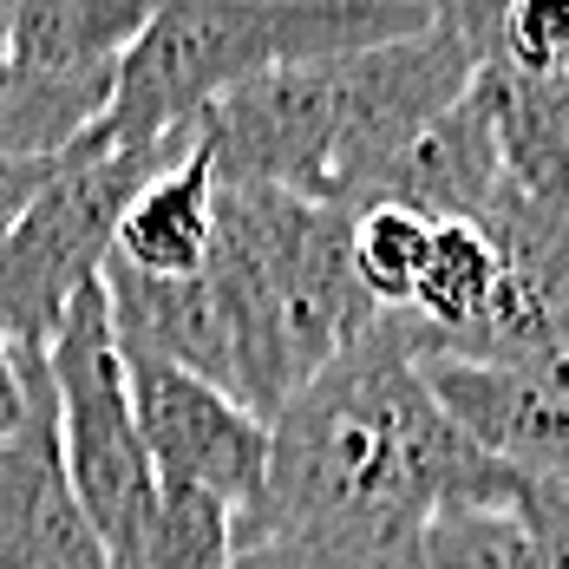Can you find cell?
Here are the masks:
<instances>
[{
  "instance_id": "6da1fadb",
  "label": "cell",
  "mask_w": 569,
  "mask_h": 569,
  "mask_svg": "<svg viewBox=\"0 0 569 569\" xmlns=\"http://www.w3.org/2000/svg\"><path fill=\"white\" fill-rule=\"evenodd\" d=\"M439 335L380 308L269 419L262 491L236 511V569H426L439 505H511L523 471L491 458L426 380Z\"/></svg>"
},
{
  "instance_id": "7a4b0ae2",
  "label": "cell",
  "mask_w": 569,
  "mask_h": 569,
  "mask_svg": "<svg viewBox=\"0 0 569 569\" xmlns=\"http://www.w3.org/2000/svg\"><path fill=\"white\" fill-rule=\"evenodd\" d=\"M419 27H432V0H164L118 66V99L86 151L164 144L276 66L367 53Z\"/></svg>"
},
{
  "instance_id": "3957f363",
  "label": "cell",
  "mask_w": 569,
  "mask_h": 569,
  "mask_svg": "<svg viewBox=\"0 0 569 569\" xmlns=\"http://www.w3.org/2000/svg\"><path fill=\"white\" fill-rule=\"evenodd\" d=\"M53 367V399H59V458L72 478V498L86 505L106 563L112 569H144L151 543V517H158V465L144 452L131 387H124V353H118L112 301L106 276L72 295L59 335L47 341Z\"/></svg>"
},
{
  "instance_id": "277c9868",
  "label": "cell",
  "mask_w": 569,
  "mask_h": 569,
  "mask_svg": "<svg viewBox=\"0 0 569 569\" xmlns=\"http://www.w3.org/2000/svg\"><path fill=\"white\" fill-rule=\"evenodd\" d=\"M197 124L164 144H131V151H86L66 158L33 203L0 236V335L20 347H47L72 308V295L106 276L118 217L131 197L164 171L171 158L190 151Z\"/></svg>"
},
{
  "instance_id": "5b68a950",
  "label": "cell",
  "mask_w": 569,
  "mask_h": 569,
  "mask_svg": "<svg viewBox=\"0 0 569 569\" xmlns=\"http://www.w3.org/2000/svg\"><path fill=\"white\" fill-rule=\"evenodd\" d=\"M341 124H335V171H328V203L360 210L367 190L380 183V171L399 151L446 118L471 92L478 79V53L452 20L432 7V27L367 47V53H341Z\"/></svg>"
},
{
  "instance_id": "8992f818",
  "label": "cell",
  "mask_w": 569,
  "mask_h": 569,
  "mask_svg": "<svg viewBox=\"0 0 569 569\" xmlns=\"http://www.w3.org/2000/svg\"><path fill=\"white\" fill-rule=\"evenodd\" d=\"M124 387H131L144 452L158 465V485L203 491L229 511H242L262 491L269 419H256L236 393H223L217 380H203L177 360H158V353H124Z\"/></svg>"
},
{
  "instance_id": "52a82bcc",
  "label": "cell",
  "mask_w": 569,
  "mask_h": 569,
  "mask_svg": "<svg viewBox=\"0 0 569 569\" xmlns=\"http://www.w3.org/2000/svg\"><path fill=\"white\" fill-rule=\"evenodd\" d=\"M335 124H341V72L335 59H308L223 92L197 118V144L210 151L217 183H276L328 203Z\"/></svg>"
},
{
  "instance_id": "ba28073f",
  "label": "cell",
  "mask_w": 569,
  "mask_h": 569,
  "mask_svg": "<svg viewBox=\"0 0 569 569\" xmlns=\"http://www.w3.org/2000/svg\"><path fill=\"white\" fill-rule=\"evenodd\" d=\"M27 426L0 439V569H112L59 458V399L47 347H27Z\"/></svg>"
},
{
  "instance_id": "9c48e42d",
  "label": "cell",
  "mask_w": 569,
  "mask_h": 569,
  "mask_svg": "<svg viewBox=\"0 0 569 569\" xmlns=\"http://www.w3.org/2000/svg\"><path fill=\"white\" fill-rule=\"evenodd\" d=\"M478 223L498 242V295L458 353L523 367V373L569 360V217L537 210L530 197H517L505 183V197Z\"/></svg>"
},
{
  "instance_id": "30bf717a",
  "label": "cell",
  "mask_w": 569,
  "mask_h": 569,
  "mask_svg": "<svg viewBox=\"0 0 569 569\" xmlns=\"http://www.w3.org/2000/svg\"><path fill=\"white\" fill-rule=\"evenodd\" d=\"M426 380L458 419V432H471L491 458L517 465L523 478L569 485V399L550 393L537 373L465 353H426Z\"/></svg>"
},
{
  "instance_id": "8fae6325",
  "label": "cell",
  "mask_w": 569,
  "mask_h": 569,
  "mask_svg": "<svg viewBox=\"0 0 569 569\" xmlns=\"http://www.w3.org/2000/svg\"><path fill=\"white\" fill-rule=\"evenodd\" d=\"M498 197H505V151H498V124H491L478 79L452 112L432 118L367 190V203H406L432 223H458V217L478 223Z\"/></svg>"
},
{
  "instance_id": "7c38bea8",
  "label": "cell",
  "mask_w": 569,
  "mask_h": 569,
  "mask_svg": "<svg viewBox=\"0 0 569 569\" xmlns=\"http://www.w3.org/2000/svg\"><path fill=\"white\" fill-rule=\"evenodd\" d=\"M210 242H217V164L190 138V151L171 158L118 217L112 262L138 276H197L210 262Z\"/></svg>"
},
{
  "instance_id": "4fadbf2b",
  "label": "cell",
  "mask_w": 569,
  "mask_h": 569,
  "mask_svg": "<svg viewBox=\"0 0 569 569\" xmlns=\"http://www.w3.org/2000/svg\"><path fill=\"white\" fill-rule=\"evenodd\" d=\"M112 99L118 66H92V72L0 66V158H20V164L86 158V138L106 124Z\"/></svg>"
},
{
  "instance_id": "5bb4252c",
  "label": "cell",
  "mask_w": 569,
  "mask_h": 569,
  "mask_svg": "<svg viewBox=\"0 0 569 569\" xmlns=\"http://www.w3.org/2000/svg\"><path fill=\"white\" fill-rule=\"evenodd\" d=\"M158 7L164 0H27L0 66H40V72L124 66L138 33L158 20Z\"/></svg>"
},
{
  "instance_id": "9a60e30c",
  "label": "cell",
  "mask_w": 569,
  "mask_h": 569,
  "mask_svg": "<svg viewBox=\"0 0 569 569\" xmlns=\"http://www.w3.org/2000/svg\"><path fill=\"white\" fill-rule=\"evenodd\" d=\"M491 295H498V242L485 223H432V256H426V276L412 295V315L439 335V353L478 335V321L491 315Z\"/></svg>"
},
{
  "instance_id": "2e32d148",
  "label": "cell",
  "mask_w": 569,
  "mask_h": 569,
  "mask_svg": "<svg viewBox=\"0 0 569 569\" xmlns=\"http://www.w3.org/2000/svg\"><path fill=\"white\" fill-rule=\"evenodd\" d=\"M426 256H432V217L406 203L353 210V282L373 308H412Z\"/></svg>"
},
{
  "instance_id": "e0dca14e",
  "label": "cell",
  "mask_w": 569,
  "mask_h": 569,
  "mask_svg": "<svg viewBox=\"0 0 569 569\" xmlns=\"http://www.w3.org/2000/svg\"><path fill=\"white\" fill-rule=\"evenodd\" d=\"M426 569H543L511 505H439L426 517Z\"/></svg>"
},
{
  "instance_id": "ac0fdd59",
  "label": "cell",
  "mask_w": 569,
  "mask_h": 569,
  "mask_svg": "<svg viewBox=\"0 0 569 569\" xmlns=\"http://www.w3.org/2000/svg\"><path fill=\"white\" fill-rule=\"evenodd\" d=\"M144 569H236V511L203 491H158Z\"/></svg>"
},
{
  "instance_id": "d6986e66",
  "label": "cell",
  "mask_w": 569,
  "mask_h": 569,
  "mask_svg": "<svg viewBox=\"0 0 569 569\" xmlns=\"http://www.w3.org/2000/svg\"><path fill=\"white\" fill-rule=\"evenodd\" d=\"M517 517L530 523L543 569H569V485H557V478H523Z\"/></svg>"
},
{
  "instance_id": "ffe728a7",
  "label": "cell",
  "mask_w": 569,
  "mask_h": 569,
  "mask_svg": "<svg viewBox=\"0 0 569 569\" xmlns=\"http://www.w3.org/2000/svg\"><path fill=\"white\" fill-rule=\"evenodd\" d=\"M27 406H33V393H27V347L0 335V439H13L27 426Z\"/></svg>"
},
{
  "instance_id": "44dd1931",
  "label": "cell",
  "mask_w": 569,
  "mask_h": 569,
  "mask_svg": "<svg viewBox=\"0 0 569 569\" xmlns=\"http://www.w3.org/2000/svg\"><path fill=\"white\" fill-rule=\"evenodd\" d=\"M59 164H20V158H0V236H7V223L33 203V190L53 177Z\"/></svg>"
},
{
  "instance_id": "7402d4cb",
  "label": "cell",
  "mask_w": 569,
  "mask_h": 569,
  "mask_svg": "<svg viewBox=\"0 0 569 569\" xmlns=\"http://www.w3.org/2000/svg\"><path fill=\"white\" fill-rule=\"evenodd\" d=\"M530 373H537V380H543L550 393H563V399H569V360H550V367H530Z\"/></svg>"
},
{
  "instance_id": "603a6c76",
  "label": "cell",
  "mask_w": 569,
  "mask_h": 569,
  "mask_svg": "<svg viewBox=\"0 0 569 569\" xmlns=\"http://www.w3.org/2000/svg\"><path fill=\"white\" fill-rule=\"evenodd\" d=\"M20 7H27V0H0V59H7V47H13V20H20Z\"/></svg>"
}]
</instances>
